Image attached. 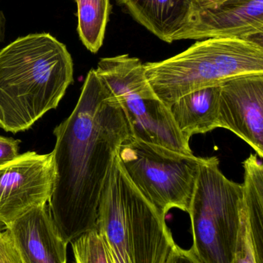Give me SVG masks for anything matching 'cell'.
<instances>
[{
  "mask_svg": "<svg viewBox=\"0 0 263 263\" xmlns=\"http://www.w3.org/2000/svg\"><path fill=\"white\" fill-rule=\"evenodd\" d=\"M55 183L49 200L66 243L97 229L102 192L116 155L131 137L114 94L91 69L71 115L54 129Z\"/></svg>",
  "mask_w": 263,
  "mask_h": 263,
  "instance_id": "cell-1",
  "label": "cell"
},
{
  "mask_svg": "<svg viewBox=\"0 0 263 263\" xmlns=\"http://www.w3.org/2000/svg\"><path fill=\"white\" fill-rule=\"evenodd\" d=\"M74 83L69 51L49 33L19 37L0 50V129H30Z\"/></svg>",
  "mask_w": 263,
  "mask_h": 263,
  "instance_id": "cell-2",
  "label": "cell"
},
{
  "mask_svg": "<svg viewBox=\"0 0 263 263\" xmlns=\"http://www.w3.org/2000/svg\"><path fill=\"white\" fill-rule=\"evenodd\" d=\"M96 230L114 263H165L174 244L165 217L131 182L118 153L102 192Z\"/></svg>",
  "mask_w": 263,
  "mask_h": 263,
  "instance_id": "cell-3",
  "label": "cell"
},
{
  "mask_svg": "<svg viewBox=\"0 0 263 263\" xmlns=\"http://www.w3.org/2000/svg\"><path fill=\"white\" fill-rule=\"evenodd\" d=\"M145 76L170 107L184 96L249 74H263L262 43L241 39H207L174 57L147 63Z\"/></svg>",
  "mask_w": 263,
  "mask_h": 263,
  "instance_id": "cell-4",
  "label": "cell"
},
{
  "mask_svg": "<svg viewBox=\"0 0 263 263\" xmlns=\"http://www.w3.org/2000/svg\"><path fill=\"white\" fill-rule=\"evenodd\" d=\"M242 210V184L222 173L217 157L204 158L188 212L193 236L191 250L202 263L231 262Z\"/></svg>",
  "mask_w": 263,
  "mask_h": 263,
  "instance_id": "cell-5",
  "label": "cell"
},
{
  "mask_svg": "<svg viewBox=\"0 0 263 263\" xmlns=\"http://www.w3.org/2000/svg\"><path fill=\"white\" fill-rule=\"evenodd\" d=\"M117 99L129 126L131 137L184 154H193L168 107L145 76L139 59L128 54L103 58L95 69Z\"/></svg>",
  "mask_w": 263,
  "mask_h": 263,
  "instance_id": "cell-6",
  "label": "cell"
},
{
  "mask_svg": "<svg viewBox=\"0 0 263 263\" xmlns=\"http://www.w3.org/2000/svg\"><path fill=\"white\" fill-rule=\"evenodd\" d=\"M119 159L136 188L164 217L173 208L188 213L204 158L130 137Z\"/></svg>",
  "mask_w": 263,
  "mask_h": 263,
  "instance_id": "cell-7",
  "label": "cell"
},
{
  "mask_svg": "<svg viewBox=\"0 0 263 263\" xmlns=\"http://www.w3.org/2000/svg\"><path fill=\"white\" fill-rule=\"evenodd\" d=\"M56 170L52 153L27 152L0 166V222L6 226L52 196Z\"/></svg>",
  "mask_w": 263,
  "mask_h": 263,
  "instance_id": "cell-8",
  "label": "cell"
},
{
  "mask_svg": "<svg viewBox=\"0 0 263 263\" xmlns=\"http://www.w3.org/2000/svg\"><path fill=\"white\" fill-rule=\"evenodd\" d=\"M263 0H216L196 4L178 40L233 38L262 43Z\"/></svg>",
  "mask_w": 263,
  "mask_h": 263,
  "instance_id": "cell-9",
  "label": "cell"
},
{
  "mask_svg": "<svg viewBox=\"0 0 263 263\" xmlns=\"http://www.w3.org/2000/svg\"><path fill=\"white\" fill-rule=\"evenodd\" d=\"M219 128L239 136L263 157V74L239 76L221 85Z\"/></svg>",
  "mask_w": 263,
  "mask_h": 263,
  "instance_id": "cell-10",
  "label": "cell"
},
{
  "mask_svg": "<svg viewBox=\"0 0 263 263\" xmlns=\"http://www.w3.org/2000/svg\"><path fill=\"white\" fill-rule=\"evenodd\" d=\"M22 263H66L68 244L61 237L46 204L6 226Z\"/></svg>",
  "mask_w": 263,
  "mask_h": 263,
  "instance_id": "cell-11",
  "label": "cell"
},
{
  "mask_svg": "<svg viewBox=\"0 0 263 263\" xmlns=\"http://www.w3.org/2000/svg\"><path fill=\"white\" fill-rule=\"evenodd\" d=\"M148 31L168 43L177 41L189 24L196 0H117Z\"/></svg>",
  "mask_w": 263,
  "mask_h": 263,
  "instance_id": "cell-12",
  "label": "cell"
},
{
  "mask_svg": "<svg viewBox=\"0 0 263 263\" xmlns=\"http://www.w3.org/2000/svg\"><path fill=\"white\" fill-rule=\"evenodd\" d=\"M220 86L190 92L170 106L171 115L185 139L219 128Z\"/></svg>",
  "mask_w": 263,
  "mask_h": 263,
  "instance_id": "cell-13",
  "label": "cell"
},
{
  "mask_svg": "<svg viewBox=\"0 0 263 263\" xmlns=\"http://www.w3.org/2000/svg\"><path fill=\"white\" fill-rule=\"evenodd\" d=\"M243 207L257 263H263V165L257 155L244 161Z\"/></svg>",
  "mask_w": 263,
  "mask_h": 263,
  "instance_id": "cell-14",
  "label": "cell"
},
{
  "mask_svg": "<svg viewBox=\"0 0 263 263\" xmlns=\"http://www.w3.org/2000/svg\"><path fill=\"white\" fill-rule=\"evenodd\" d=\"M77 6V32L85 47L97 53L104 40L111 6L110 0H75Z\"/></svg>",
  "mask_w": 263,
  "mask_h": 263,
  "instance_id": "cell-15",
  "label": "cell"
},
{
  "mask_svg": "<svg viewBox=\"0 0 263 263\" xmlns=\"http://www.w3.org/2000/svg\"><path fill=\"white\" fill-rule=\"evenodd\" d=\"M76 263H114L104 241L97 230L82 235L72 242Z\"/></svg>",
  "mask_w": 263,
  "mask_h": 263,
  "instance_id": "cell-16",
  "label": "cell"
},
{
  "mask_svg": "<svg viewBox=\"0 0 263 263\" xmlns=\"http://www.w3.org/2000/svg\"><path fill=\"white\" fill-rule=\"evenodd\" d=\"M230 263H257L244 207L240 230L236 242V251Z\"/></svg>",
  "mask_w": 263,
  "mask_h": 263,
  "instance_id": "cell-17",
  "label": "cell"
},
{
  "mask_svg": "<svg viewBox=\"0 0 263 263\" xmlns=\"http://www.w3.org/2000/svg\"><path fill=\"white\" fill-rule=\"evenodd\" d=\"M0 263H22L12 237L6 229H0Z\"/></svg>",
  "mask_w": 263,
  "mask_h": 263,
  "instance_id": "cell-18",
  "label": "cell"
},
{
  "mask_svg": "<svg viewBox=\"0 0 263 263\" xmlns=\"http://www.w3.org/2000/svg\"><path fill=\"white\" fill-rule=\"evenodd\" d=\"M20 139L0 136V166L11 162L19 156Z\"/></svg>",
  "mask_w": 263,
  "mask_h": 263,
  "instance_id": "cell-19",
  "label": "cell"
},
{
  "mask_svg": "<svg viewBox=\"0 0 263 263\" xmlns=\"http://www.w3.org/2000/svg\"><path fill=\"white\" fill-rule=\"evenodd\" d=\"M165 263H202L191 250H185L176 245L172 246Z\"/></svg>",
  "mask_w": 263,
  "mask_h": 263,
  "instance_id": "cell-20",
  "label": "cell"
},
{
  "mask_svg": "<svg viewBox=\"0 0 263 263\" xmlns=\"http://www.w3.org/2000/svg\"><path fill=\"white\" fill-rule=\"evenodd\" d=\"M5 32H6V18L3 12L0 11V43L4 40Z\"/></svg>",
  "mask_w": 263,
  "mask_h": 263,
  "instance_id": "cell-21",
  "label": "cell"
},
{
  "mask_svg": "<svg viewBox=\"0 0 263 263\" xmlns=\"http://www.w3.org/2000/svg\"><path fill=\"white\" fill-rule=\"evenodd\" d=\"M214 1H216V0H196L198 4H205V3H212Z\"/></svg>",
  "mask_w": 263,
  "mask_h": 263,
  "instance_id": "cell-22",
  "label": "cell"
},
{
  "mask_svg": "<svg viewBox=\"0 0 263 263\" xmlns=\"http://www.w3.org/2000/svg\"><path fill=\"white\" fill-rule=\"evenodd\" d=\"M1 226H2V224H1V222H0V229H1Z\"/></svg>",
  "mask_w": 263,
  "mask_h": 263,
  "instance_id": "cell-23",
  "label": "cell"
}]
</instances>
